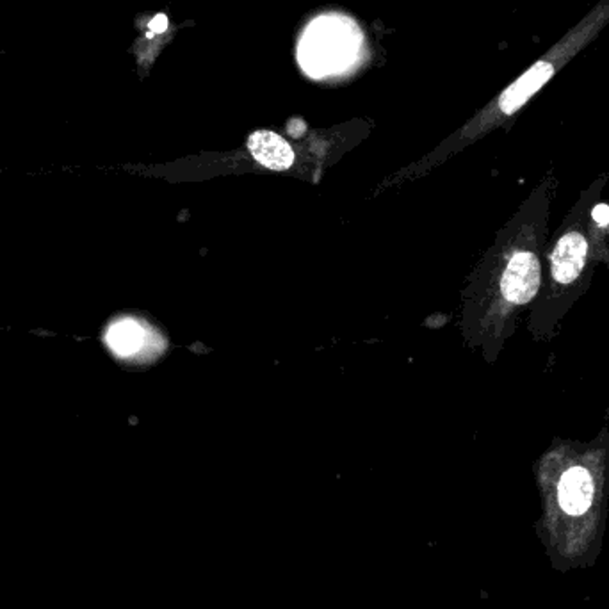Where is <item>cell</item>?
Returning a JSON list of instances; mask_svg holds the SVG:
<instances>
[{"mask_svg": "<svg viewBox=\"0 0 609 609\" xmlns=\"http://www.w3.org/2000/svg\"><path fill=\"white\" fill-rule=\"evenodd\" d=\"M248 148L257 163L262 166L282 172L292 166L294 163V150L286 140L269 131H257L248 140Z\"/></svg>", "mask_w": 609, "mask_h": 609, "instance_id": "cell-5", "label": "cell"}, {"mask_svg": "<svg viewBox=\"0 0 609 609\" xmlns=\"http://www.w3.org/2000/svg\"><path fill=\"white\" fill-rule=\"evenodd\" d=\"M593 215H595V219H597L601 225H606L609 219V207H606V205H599V207L595 209Z\"/></svg>", "mask_w": 609, "mask_h": 609, "instance_id": "cell-8", "label": "cell"}, {"mask_svg": "<svg viewBox=\"0 0 609 609\" xmlns=\"http://www.w3.org/2000/svg\"><path fill=\"white\" fill-rule=\"evenodd\" d=\"M551 75H552V67L543 65V63L533 67L526 75H522L513 86H509L502 93L501 102H499L502 112L506 114L515 112L533 93H537Z\"/></svg>", "mask_w": 609, "mask_h": 609, "instance_id": "cell-6", "label": "cell"}, {"mask_svg": "<svg viewBox=\"0 0 609 609\" xmlns=\"http://www.w3.org/2000/svg\"><path fill=\"white\" fill-rule=\"evenodd\" d=\"M144 330L134 320H123L112 324L108 331V344L120 357H131L143 348Z\"/></svg>", "mask_w": 609, "mask_h": 609, "instance_id": "cell-7", "label": "cell"}, {"mask_svg": "<svg viewBox=\"0 0 609 609\" xmlns=\"http://www.w3.org/2000/svg\"><path fill=\"white\" fill-rule=\"evenodd\" d=\"M588 245L583 234L569 232L565 234L551 257L552 262V277L556 282L569 286L581 275L586 262Z\"/></svg>", "mask_w": 609, "mask_h": 609, "instance_id": "cell-3", "label": "cell"}, {"mask_svg": "<svg viewBox=\"0 0 609 609\" xmlns=\"http://www.w3.org/2000/svg\"><path fill=\"white\" fill-rule=\"evenodd\" d=\"M360 37L353 22L341 16L318 18L299 43V63L312 77L342 72L357 56Z\"/></svg>", "mask_w": 609, "mask_h": 609, "instance_id": "cell-1", "label": "cell"}, {"mask_svg": "<svg viewBox=\"0 0 609 609\" xmlns=\"http://www.w3.org/2000/svg\"><path fill=\"white\" fill-rule=\"evenodd\" d=\"M593 479L583 467L567 470L558 487V499L562 508L571 515H583L593 502Z\"/></svg>", "mask_w": 609, "mask_h": 609, "instance_id": "cell-4", "label": "cell"}, {"mask_svg": "<svg viewBox=\"0 0 609 609\" xmlns=\"http://www.w3.org/2000/svg\"><path fill=\"white\" fill-rule=\"evenodd\" d=\"M541 282L537 255L531 251L515 253L502 275L501 290L509 303L524 305L535 298Z\"/></svg>", "mask_w": 609, "mask_h": 609, "instance_id": "cell-2", "label": "cell"}]
</instances>
